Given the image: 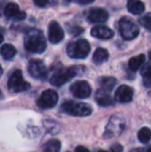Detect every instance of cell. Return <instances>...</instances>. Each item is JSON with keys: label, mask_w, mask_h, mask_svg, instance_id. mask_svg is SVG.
<instances>
[{"label": "cell", "mask_w": 151, "mask_h": 152, "mask_svg": "<svg viewBox=\"0 0 151 152\" xmlns=\"http://www.w3.org/2000/svg\"><path fill=\"white\" fill-rule=\"evenodd\" d=\"M111 152H122V147L119 144H116L112 147V151Z\"/></svg>", "instance_id": "83f0119b"}, {"label": "cell", "mask_w": 151, "mask_h": 152, "mask_svg": "<svg viewBox=\"0 0 151 152\" xmlns=\"http://www.w3.org/2000/svg\"><path fill=\"white\" fill-rule=\"evenodd\" d=\"M141 74H142V76H143V80H144V83H145V86L149 87L150 81H151L150 80V64L149 63H146L145 65L143 66Z\"/></svg>", "instance_id": "cb8c5ba5"}, {"label": "cell", "mask_w": 151, "mask_h": 152, "mask_svg": "<svg viewBox=\"0 0 151 152\" xmlns=\"http://www.w3.org/2000/svg\"><path fill=\"white\" fill-rule=\"evenodd\" d=\"M1 75H2V68H1V66H0V77H1Z\"/></svg>", "instance_id": "d6a6232c"}, {"label": "cell", "mask_w": 151, "mask_h": 152, "mask_svg": "<svg viewBox=\"0 0 151 152\" xmlns=\"http://www.w3.org/2000/svg\"><path fill=\"white\" fill-rule=\"evenodd\" d=\"M8 89L12 92L15 93H19V92L26 91L29 89L30 85L27 83L23 78V75L21 70H16L12 74V76L8 79Z\"/></svg>", "instance_id": "8992f818"}, {"label": "cell", "mask_w": 151, "mask_h": 152, "mask_svg": "<svg viewBox=\"0 0 151 152\" xmlns=\"http://www.w3.org/2000/svg\"><path fill=\"white\" fill-rule=\"evenodd\" d=\"M108 18L109 15L103 8H91L87 14V19L92 23H104Z\"/></svg>", "instance_id": "4fadbf2b"}, {"label": "cell", "mask_w": 151, "mask_h": 152, "mask_svg": "<svg viewBox=\"0 0 151 152\" xmlns=\"http://www.w3.org/2000/svg\"><path fill=\"white\" fill-rule=\"evenodd\" d=\"M24 46L28 52L40 54L47 48L44 35L39 29H30L25 34Z\"/></svg>", "instance_id": "6da1fadb"}, {"label": "cell", "mask_w": 151, "mask_h": 152, "mask_svg": "<svg viewBox=\"0 0 151 152\" xmlns=\"http://www.w3.org/2000/svg\"><path fill=\"white\" fill-rule=\"evenodd\" d=\"M28 72L32 78L38 79V80H44L48 75V70H47L44 63L38 59H33L29 62Z\"/></svg>", "instance_id": "ba28073f"}, {"label": "cell", "mask_w": 151, "mask_h": 152, "mask_svg": "<svg viewBox=\"0 0 151 152\" xmlns=\"http://www.w3.org/2000/svg\"><path fill=\"white\" fill-rule=\"evenodd\" d=\"M66 52L71 58L84 59L90 53V45L86 39L75 40L67 46Z\"/></svg>", "instance_id": "3957f363"}, {"label": "cell", "mask_w": 151, "mask_h": 152, "mask_svg": "<svg viewBox=\"0 0 151 152\" xmlns=\"http://www.w3.org/2000/svg\"><path fill=\"white\" fill-rule=\"evenodd\" d=\"M91 35L93 37L101 38V39H110V38H112L114 36V32L109 27L98 25V26H95L92 28Z\"/></svg>", "instance_id": "9a60e30c"}, {"label": "cell", "mask_w": 151, "mask_h": 152, "mask_svg": "<svg viewBox=\"0 0 151 152\" xmlns=\"http://www.w3.org/2000/svg\"><path fill=\"white\" fill-rule=\"evenodd\" d=\"M0 14H1V7H0Z\"/></svg>", "instance_id": "d590c367"}, {"label": "cell", "mask_w": 151, "mask_h": 152, "mask_svg": "<svg viewBox=\"0 0 151 152\" xmlns=\"http://www.w3.org/2000/svg\"><path fill=\"white\" fill-rule=\"evenodd\" d=\"M108 58H109V52H108L106 49L97 48L96 50H95L94 54H93L92 60L95 64L99 65V64H101V63H104V62L107 61Z\"/></svg>", "instance_id": "ac0fdd59"}, {"label": "cell", "mask_w": 151, "mask_h": 152, "mask_svg": "<svg viewBox=\"0 0 151 152\" xmlns=\"http://www.w3.org/2000/svg\"><path fill=\"white\" fill-rule=\"evenodd\" d=\"M71 92L77 98H87L91 94V87L86 81H77L71 84Z\"/></svg>", "instance_id": "30bf717a"}, {"label": "cell", "mask_w": 151, "mask_h": 152, "mask_svg": "<svg viewBox=\"0 0 151 152\" xmlns=\"http://www.w3.org/2000/svg\"><path fill=\"white\" fill-rule=\"evenodd\" d=\"M2 40H3V35H2V34L0 33V44L2 42Z\"/></svg>", "instance_id": "4dcf8cb0"}, {"label": "cell", "mask_w": 151, "mask_h": 152, "mask_svg": "<svg viewBox=\"0 0 151 152\" xmlns=\"http://www.w3.org/2000/svg\"><path fill=\"white\" fill-rule=\"evenodd\" d=\"M80 68L82 67L73 66V67H69V68H61V69H58L57 72H55L52 75V77L50 79V83L56 87L62 86L67 81H69L71 79H73L74 77H76L79 74V69Z\"/></svg>", "instance_id": "277c9868"}, {"label": "cell", "mask_w": 151, "mask_h": 152, "mask_svg": "<svg viewBox=\"0 0 151 152\" xmlns=\"http://www.w3.org/2000/svg\"><path fill=\"white\" fill-rule=\"evenodd\" d=\"M57 102H58V94L56 91L52 90V89H48L44 90L42 93L40 97L37 100V104L40 109H51L53 107L56 106Z\"/></svg>", "instance_id": "52a82bcc"}, {"label": "cell", "mask_w": 151, "mask_h": 152, "mask_svg": "<svg viewBox=\"0 0 151 152\" xmlns=\"http://www.w3.org/2000/svg\"><path fill=\"white\" fill-rule=\"evenodd\" d=\"M124 128V121L121 117L114 116L112 117V119L109 121L106 128L105 132V137L106 138H113L120 134Z\"/></svg>", "instance_id": "9c48e42d"}, {"label": "cell", "mask_w": 151, "mask_h": 152, "mask_svg": "<svg viewBox=\"0 0 151 152\" xmlns=\"http://www.w3.org/2000/svg\"><path fill=\"white\" fill-rule=\"evenodd\" d=\"M4 16L7 19H16V20H22L25 18V12H20L18 4L14 3H8L7 5L4 7Z\"/></svg>", "instance_id": "5bb4252c"}, {"label": "cell", "mask_w": 151, "mask_h": 152, "mask_svg": "<svg viewBox=\"0 0 151 152\" xmlns=\"http://www.w3.org/2000/svg\"><path fill=\"white\" fill-rule=\"evenodd\" d=\"M75 152H90V151H89L87 148H85V147H83V146H79V147H77V148H76Z\"/></svg>", "instance_id": "f1b7e54d"}, {"label": "cell", "mask_w": 151, "mask_h": 152, "mask_svg": "<svg viewBox=\"0 0 151 152\" xmlns=\"http://www.w3.org/2000/svg\"><path fill=\"white\" fill-rule=\"evenodd\" d=\"M127 10L133 15H141L145 10V5L140 0H128L127 2Z\"/></svg>", "instance_id": "e0dca14e"}, {"label": "cell", "mask_w": 151, "mask_h": 152, "mask_svg": "<svg viewBox=\"0 0 151 152\" xmlns=\"http://www.w3.org/2000/svg\"><path fill=\"white\" fill-rule=\"evenodd\" d=\"M93 1H94V0H78V2L81 4H90V3H92Z\"/></svg>", "instance_id": "f546056e"}, {"label": "cell", "mask_w": 151, "mask_h": 152, "mask_svg": "<svg viewBox=\"0 0 151 152\" xmlns=\"http://www.w3.org/2000/svg\"><path fill=\"white\" fill-rule=\"evenodd\" d=\"M61 148V143L60 141L56 140V139H52V140L48 141L42 147V152H59Z\"/></svg>", "instance_id": "44dd1931"}, {"label": "cell", "mask_w": 151, "mask_h": 152, "mask_svg": "<svg viewBox=\"0 0 151 152\" xmlns=\"http://www.w3.org/2000/svg\"><path fill=\"white\" fill-rule=\"evenodd\" d=\"M2 57H3L5 60H10L12 59L17 54V50L12 45L9 44H5L1 47V50H0Z\"/></svg>", "instance_id": "d6986e66"}, {"label": "cell", "mask_w": 151, "mask_h": 152, "mask_svg": "<svg viewBox=\"0 0 151 152\" xmlns=\"http://www.w3.org/2000/svg\"><path fill=\"white\" fill-rule=\"evenodd\" d=\"M140 23L145 27L147 30H150V25H151V20H150V14H147L140 19Z\"/></svg>", "instance_id": "d4e9b609"}, {"label": "cell", "mask_w": 151, "mask_h": 152, "mask_svg": "<svg viewBox=\"0 0 151 152\" xmlns=\"http://www.w3.org/2000/svg\"><path fill=\"white\" fill-rule=\"evenodd\" d=\"M0 98H2V92H1V90H0Z\"/></svg>", "instance_id": "836d02e7"}, {"label": "cell", "mask_w": 151, "mask_h": 152, "mask_svg": "<svg viewBox=\"0 0 151 152\" xmlns=\"http://www.w3.org/2000/svg\"><path fill=\"white\" fill-rule=\"evenodd\" d=\"M99 85H101V89L104 91L110 92L116 85V80L112 77H104L98 81Z\"/></svg>", "instance_id": "ffe728a7"}, {"label": "cell", "mask_w": 151, "mask_h": 152, "mask_svg": "<svg viewBox=\"0 0 151 152\" xmlns=\"http://www.w3.org/2000/svg\"><path fill=\"white\" fill-rule=\"evenodd\" d=\"M34 1V3L36 4L37 6H39V7H44V6H46L47 4H48L49 0H33Z\"/></svg>", "instance_id": "484cf974"}, {"label": "cell", "mask_w": 151, "mask_h": 152, "mask_svg": "<svg viewBox=\"0 0 151 152\" xmlns=\"http://www.w3.org/2000/svg\"><path fill=\"white\" fill-rule=\"evenodd\" d=\"M64 38V31L57 22L53 21L49 25V39L52 44H59Z\"/></svg>", "instance_id": "8fae6325"}, {"label": "cell", "mask_w": 151, "mask_h": 152, "mask_svg": "<svg viewBox=\"0 0 151 152\" xmlns=\"http://www.w3.org/2000/svg\"><path fill=\"white\" fill-rule=\"evenodd\" d=\"M144 61H145V56H144V55H139V56L133 57L128 62L129 69L133 70V72H136V70H138L143 65Z\"/></svg>", "instance_id": "7402d4cb"}, {"label": "cell", "mask_w": 151, "mask_h": 152, "mask_svg": "<svg viewBox=\"0 0 151 152\" xmlns=\"http://www.w3.org/2000/svg\"><path fill=\"white\" fill-rule=\"evenodd\" d=\"M71 32L73 35H77V34H80V33H82L83 32V29L82 28H80V27H75L74 29H71Z\"/></svg>", "instance_id": "4316f807"}, {"label": "cell", "mask_w": 151, "mask_h": 152, "mask_svg": "<svg viewBox=\"0 0 151 152\" xmlns=\"http://www.w3.org/2000/svg\"><path fill=\"white\" fill-rule=\"evenodd\" d=\"M61 109L65 114L76 117L89 116L92 113V108L88 104L74 102V100H67V102H63Z\"/></svg>", "instance_id": "7a4b0ae2"}, {"label": "cell", "mask_w": 151, "mask_h": 152, "mask_svg": "<svg viewBox=\"0 0 151 152\" xmlns=\"http://www.w3.org/2000/svg\"><path fill=\"white\" fill-rule=\"evenodd\" d=\"M133 97V90L131 87L127 86V85H121V86L118 87L116 92H115V98H116L117 102H121V104L131 102Z\"/></svg>", "instance_id": "7c38bea8"}, {"label": "cell", "mask_w": 151, "mask_h": 152, "mask_svg": "<svg viewBox=\"0 0 151 152\" xmlns=\"http://www.w3.org/2000/svg\"><path fill=\"white\" fill-rule=\"evenodd\" d=\"M150 138H151V132L148 127H143L140 129L139 134H138V139L141 143L143 144H147L149 143L150 141Z\"/></svg>", "instance_id": "603a6c76"}, {"label": "cell", "mask_w": 151, "mask_h": 152, "mask_svg": "<svg viewBox=\"0 0 151 152\" xmlns=\"http://www.w3.org/2000/svg\"><path fill=\"white\" fill-rule=\"evenodd\" d=\"M119 31L124 39L131 40L135 39L139 35V27L133 19L128 17H123L119 21Z\"/></svg>", "instance_id": "5b68a950"}, {"label": "cell", "mask_w": 151, "mask_h": 152, "mask_svg": "<svg viewBox=\"0 0 151 152\" xmlns=\"http://www.w3.org/2000/svg\"><path fill=\"white\" fill-rule=\"evenodd\" d=\"M95 99H96L97 104L101 107H109L114 104L113 98L111 97L109 92L104 91L101 89L97 90L96 94H95Z\"/></svg>", "instance_id": "2e32d148"}, {"label": "cell", "mask_w": 151, "mask_h": 152, "mask_svg": "<svg viewBox=\"0 0 151 152\" xmlns=\"http://www.w3.org/2000/svg\"><path fill=\"white\" fill-rule=\"evenodd\" d=\"M131 152H140V150L139 149H137V150H131Z\"/></svg>", "instance_id": "1f68e13d"}, {"label": "cell", "mask_w": 151, "mask_h": 152, "mask_svg": "<svg viewBox=\"0 0 151 152\" xmlns=\"http://www.w3.org/2000/svg\"><path fill=\"white\" fill-rule=\"evenodd\" d=\"M98 152H108V151H104V150H99Z\"/></svg>", "instance_id": "e575fe53"}]
</instances>
